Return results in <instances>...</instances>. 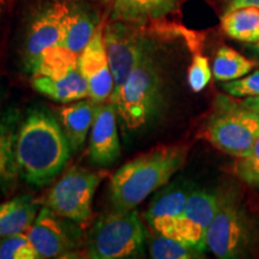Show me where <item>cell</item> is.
<instances>
[{"label":"cell","instance_id":"30bf717a","mask_svg":"<svg viewBox=\"0 0 259 259\" xmlns=\"http://www.w3.org/2000/svg\"><path fill=\"white\" fill-rule=\"evenodd\" d=\"M67 221L47 205L40 209L35 221L25 232L40 258L60 257L78 246L79 229Z\"/></svg>","mask_w":259,"mask_h":259},{"label":"cell","instance_id":"484cf974","mask_svg":"<svg viewBox=\"0 0 259 259\" xmlns=\"http://www.w3.org/2000/svg\"><path fill=\"white\" fill-rule=\"evenodd\" d=\"M223 92L233 97L259 96V71L246 74L241 78L228 80L221 84Z\"/></svg>","mask_w":259,"mask_h":259},{"label":"cell","instance_id":"ffe728a7","mask_svg":"<svg viewBox=\"0 0 259 259\" xmlns=\"http://www.w3.org/2000/svg\"><path fill=\"white\" fill-rule=\"evenodd\" d=\"M99 25L96 15L88 6L80 4L70 5L63 45L70 52L79 57L82 51L92 40Z\"/></svg>","mask_w":259,"mask_h":259},{"label":"cell","instance_id":"5bb4252c","mask_svg":"<svg viewBox=\"0 0 259 259\" xmlns=\"http://www.w3.org/2000/svg\"><path fill=\"white\" fill-rule=\"evenodd\" d=\"M192 191L189 184L177 181L156 194L144 213L148 225L155 233L170 238Z\"/></svg>","mask_w":259,"mask_h":259},{"label":"cell","instance_id":"9a60e30c","mask_svg":"<svg viewBox=\"0 0 259 259\" xmlns=\"http://www.w3.org/2000/svg\"><path fill=\"white\" fill-rule=\"evenodd\" d=\"M111 6L112 21L145 25L177 9L179 0H103Z\"/></svg>","mask_w":259,"mask_h":259},{"label":"cell","instance_id":"83f0119b","mask_svg":"<svg viewBox=\"0 0 259 259\" xmlns=\"http://www.w3.org/2000/svg\"><path fill=\"white\" fill-rule=\"evenodd\" d=\"M242 105L247 107L251 112H253L257 118L259 119V96H250L246 97L244 101H241Z\"/></svg>","mask_w":259,"mask_h":259},{"label":"cell","instance_id":"3957f363","mask_svg":"<svg viewBox=\"0 0 259 259\" xmlns=\"http://www.w3.org/2000/svg\"><path fill=\"white\" fill-rule=\"evenodd\" d=\"M186 145H162L138 155L116 170L109 184L113 210L128 211L163 187L185 163Z\"/></svg>","mask_w":259,"mask_h":259},{"label":"cell","instance_id":"7c38bea8","mask_svg":"<svg viewBox=\"0 0 259 259\" xmlns=\"http://www.w3.org/2000/svg\"><path fill=\"white\" fill-rule=\"evenodd\" d=\"M77 66L88 82L89 99L96 103L111 101L114 79L103 42L102 25L97 27L92 40L79 54Z\"/></svg>","mask_w":259,"mask_h":259},{"label":"cell","instance_id":"4dcf8cb0","mask_svg":"<svg viewBox=\"0 0 259 259\" xmlns=\"http://www.w3.org/2000/svg\"><path fill=\"white\" fill-rule=\"evenodd\" d=\"M252 48H253V51L259 56V41L257 42V44H253V47Z\"/></svg>","mask_w":259,"mask_h":259},{"label":"cell","instance_id":"f546056e","mask_svg":"<svg viewBox=\"0 0 259 259\" xmlns=\"http://www.w3.org/2000/svg\"><path fill=\"white\" fill-rule=\"evenodd\" d=\"M10 0H0V36H2L3 27H4L6 14H8Z\"/></svg>","mask_w":259,"mask_h":259},{"label":"cell","instance_id":"cb8c5ba5","mask_svg":"<svg viewBox=\"0 0 259 259\" xmlns=\"http://www.w3.org/2000/svg\"><path fill=\"white\" fill-rule=\"evenodd\" d=\"M234 173L239 180L259 191V136L250 153L238 157L234 164Z\"/></svg>","mask_w":259,"mask_h":259},{"label":"cell","instance_id":"8992f818","mask_svg":"<svg viewBox=\"0 0 259 259\" xmlns=\"http://www.w3.org/2000/svg\"><path fill=\"white\" fill-rule=\"evenodd\" d=\"M145 229L136 210H113L94 223L88 235V254L94 259L132 258L143 252Z\"/></svg>","mask_w":259,"mask_h":259},{"label":"cell","instance_id":"7402d4cb","mask_svg":"<svg viewBox=\"0 0 259 259\" xmlns=\"http://www.w3.org/2000/svg\"><path fill=\"white\" fill-rule=\"evenodd\" d=\"M255 67V63L231 47L222 46L216 53L212 74L219 82H228L246 76Z\"/></svg>","mask_w":259,"mask_h":259},{"label":"cell","instance_id":"9c48e42d","mask_svg":"<svg viewBox=\"0 0 259 259\" xmlns=\"http://www.w3.org/2000/svg\"><path fill=\"white\" fill-rule=\"evenodd\" d=\"M143 27L112 21L103 28V42L114 79L113 94L120 89L138 63L145 40Z\"/></svg>","mask_w":259,"mask_h":259},{"label":"cell","instance_id":"d6986e66","mask_svg":"<svg viewBox=\"0 0 259 259\" xmlns=\"http://www.w3.org/2000/svg\"><path fill=\"white\" fill-rule=\"evenodd\" d=\"M37 210V202L28 194L0 204V240L27 232L36 219Z\"/></svg>","mask_w":259,"mask_h":259},{"label":"cell","instance_id":"8fae6325","mask_svg":"<svg viewBox=\"0 0 259 259\" xmlns=\"http://www.w3.org/2000/svg\"><path fill=\"white\" fill-rule=\"evenodd\" d=\"M218 209V194L193 190L187 199L185 210L171 233V239L192 246L200 252L206 251V229Z\"/></svg>","mask_w":259,"mask_h":259},{"label":"cell","instance_id":"d4e9b609","mask_svg":"<svg viewBox=\"0 0 259 259\" xmlns=\"http://www.w3.org/2000/svg\"><path fill=\"white\" fill-rule=\"evenodd\" d=\"M37 251L25 233L16 234L0 241V259H37Z\"/></svg>","mask_w":259,"mask_h":259},{"label":"cell","instance_id":"52a82bcc","mask_svg":"<svg viewBox=\"0 0 259 259\" xmlns=\"http://www.w3.org/2000/svg\"><path fill=\"white\" fill-rule=\"evenodd\" d=\"M105 173L72 167L50 190L46 205L61 218L80 226L92 222L93 199Z\"/></svg>","mask_w":259,"mask_h":259},{"label":"cell","instance_id":"5b68a950","mask_svg":"<svg viewBox=\"0 0 259 259\" xmlns=\"http://www.w3.org/2000/svg\"><path fill=\"white\" fill-rule=\"evenodd\" d=\"M259 136V119L235 97L218 94L203 127V137L222 153L235 157L250 153Z\"/></svg>","mask_w":259,"mask_h":259},{"label":"cell","instance_id":"4316f807","mask_svg":"<svg viewBox=\"0 0 259 259\" xmlns=\"http://www.w3.org/2000/svg\"><path fill=\"white\" fill-rule=\"evenodd\" d=\"M211 74L212 70L210 69L208 58L202 54H196L189 69V74H187L190 88L194 93L202 92L211 79Z\"/></svg>","mask_w":259,"mask_h":259},{"label":"cell","instance_id":"44dd1931","mask_svg":"<svg viewBox=\"0 0 259 259\" xmlns=\"http://www.w3.org/2000/svg\"><path fill=\"white\" fill-rule=\"evenodd\" d=\"M227 36L245 44L259 41V6L227 10L221 19Z\"/></svg>","mask_w":259,"mask_h":259},{"label":"cell","instance_id":"e0dca14e","mask_svg":"<svg viewBox=\"0 0 259 259\" xmlns=\"http://www.w3.org/2000/svg\"><path fill=\"white\" fill-rule=\"evenodd\" d=\"M21 122L17 111L0 113V191H8L19 177L16 160V138Z\"/></svg>","mask_w":259,"mask_h":259},{"label":"cell","instance_id":"7a4b0ae2","mask_svg":"<svg viewBox=\"0 0 259 259\" xmlns=\"http://www.w3.org/2000/svg\"><path fill=\"white\" fill-rule=\"evenodd\" d=\"M164 80L154 42L145 34L138 63L120 89L112 95L118 122L126 137L147 130L160 115Z\"/></svg>","mask_w":259,"mask_h":259},{"label":"cell","instance_id":"6da1fadb","mask_svg":"<svg viewBox=\"0 0 259 259\" xmlns=\"http://www.w3.org/2000/svg\"><path fill=\"white\" fill-rule=\"evenodd\" d=\"M64 130L45 108H32L18 126L16 160L19 177L35 187L51 184L70 158Z\"/></svg>","mask_w":259,"mask_h":259},{"label":"cell","instance_id":"ba28073f","mask_svg":"<svg viewBox=\"0 0 259 259\" xmlns=\"http://www.w3.org/2000/svg\"><path fill=\"white\" fill-rule=\"evenodd\" d=\"M69 11V4L54 0L32 16L23 41V61L29 73H32L45 52L63 45Z\"/></svg>","mask_w":259,"mask_h":259},{"label":"cell","instance_id":"f1b7e54d","mask_svg":"<svg viewBox=\"0 0 259 259\" xmlns=\"http://www.w3.org/2000/svg\"><path fill=\"white\" fill-rule=\"evenodd\" d=\"M246 6H259V0H232L228 10L246 8Z\"/></svg>","mask_w":259,"mask_h":259},{"label":"cell","instance_id":"603a6c76","mask_svg":"<svg viewBox=\"0 0 259 259\" xmlns=\"http://www.w3.org/2000/svg\"><path fill=\"white\" fill-rule=\"evenodd\" d=\"M148 248L150 257L155 259H194L203 257V252L192 246L158 233L150 238Z\"/></svg>","mask_w":259,"mask_h":259},{"label":"cell","instance_id":"2e32d148","mask_svg":"<svg viewBox=\"0 0 259 259\" xmlns=\"http://www.w3.org/2000/svg\"><path fill=\"white\" fill-rule=\"evenodd\" d=\"M31 87L35 92L59 103H70L89 97L88 82L78 67L69 71L59 78L42 74L32 76Z\"/></svg>","mask_w":259,"mask_h":259},{"label":"cell","instance_id":"4fadbf2b","mask_svg":"<svg viewBox=\"0 0 259 259\" xmlns=\"http://www.w3.org/2000/svg\"><path fill=\"white\" fill-rule=\"evenodd\" d=\"M118 125V115L112 100L99 103L90 130L88 148L89 158L94 164L107 167L119 160L121 145Z\"/></svg>","mask_w":259,"mask_h":259},{"label":"cell","instance_id":"ac0fdd59","mask_svg":"<svg viewBox=\"0 0 259 259\" xmlns=\"http://www.w3.org/2000/svg\"><path fill=\"white\" fill-rule=\"evenodd\" d=\"M97 106L99 103L92 99H83L59 109L61 126L70 143L71 150L78 151L85 143L95 119Z\"/></svg>","mask_w":259,"mask_h":259},{"label":"cell","instance_id":"277c9868","mask_svg":"<svg viewBox=\"0 0 259 259\" xmlns=\"http://www.w3.org/2000/svg\"><path fill=\"white\" fill-rule=\"evenodd\" d=\"M255 238V226L238 191L228 189L219 194L218 209L206 229V247L221 259L244 258Z\"/></svg>","mask_w":259,"mask_h":259}]
</instances>
